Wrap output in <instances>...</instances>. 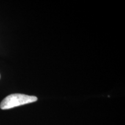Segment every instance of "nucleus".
<instances>
[{
  "instance_id": "f257e3e1",
  "label": "nucleus",
  "mask_w": 125,
  "mask_h": 125,
  "mask_svg": "<svg viewBox=\"0 0 125 125\" xmlns=\"http://www.w3.org/2000/svg\"><path fill=\"white\" fill-rule=\"evenodd\" d=\"M38 98L34 96L23 94H12L6 97L0 104L1 109H9L19 106L35 102Z\"/></svg>"
}]
</instances>
